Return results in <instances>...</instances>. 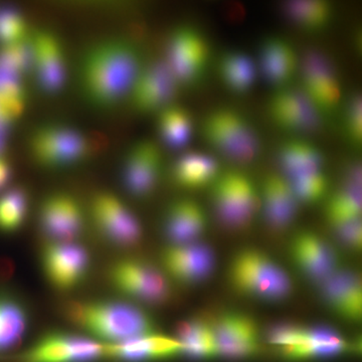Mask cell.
<instances>
[{"instance_id":"obj_1","label":"cell","mask_w":362,"mask_h":362,"mask_svg":"<svg viewBox=\"0 0 362 362\" xmlns=\"http://www.w3.org/2000/svg\"><path fill=\"white\" fill-rule=\"evenodd\" d=\"M141 52L127 40H108L90 47L81 66L86 96L101 108H110L129 99L144 68Z\"/></svg>"},{"instance_id":"obj_2","label":"cell","mask_w":362,"mask_h":362,"mask_svg":"<svg viewBox=\"0 0 362 362\" xmlns=\"http://www.w3.org/2000/svg\"><path fill=\"white\" fill-rule=\"evenodd\" d=\"M66 314L78 327L110 343L154 333L153 321L145 312L121 302H74L66 306Z\"/></svg>"},{"instance_id":"obj_3","label":"cell","mask_w":362,"mask_h":362,"mask_svg":"<svg viewBox=\"0 0 362 362\" xmlns=\"http://www.w3.org/2000/svg\"><path fill=\"white\" fill-rule=\"evenodd\" d=\"M202 134L214 149L238 163L256 160L261 152L258 132L246 117L233 109L211 112L202 123Z\"/></svg>"},{"instance_id":"obj_4","label":"cell","mask_w":362,"mask_h":362,"mask_svg":"<svg viewBox=\"0 0 362 362\" xmlns=\"http://www.w3.org/2000/svg\"><path fill=\"white\" fill-rule=\"evenodd\" d=\"M28 145L35 162L49 168H66L80 163L90 156L94 148L89 136L61 124L37 128Z\"/></svg>"},{"instance_id":"obj_5","label":"cell","mask_w":362,"mask_h":362,"mask_svg":"<svg viewBox=\"0 0 362 362\" xmlns=\"http://www.w3.org/2000/svg\"><path fill=\"white\" fill-rule=\"evenodd\" d=\"M213 185L214 209L230 228H244L261 207V194L246 173L237 170L221 173Z\"/></svg>"},{"instance_id":"obj_6","label":"cell","mask_w":362,"mask_h":362,"mask_svg":"<svg viewBox=\"0 0 362 362\" xmlns=\"http://www.w3.org/2000/svg\"><path fill=\"white\" fill-rule=\"evenodd\" d=\"M232 279L242 291L266 299H283L292 289L291 281L280 267L262 252L250 250L233 261Z\"/></svg>"},{"instance_id":"obj_7","label":"cell","mask_w":362,"mask_h":362,"mask_svg":"<svg viewBox=\"0 0 362 362\" xmlns=\"http://www.w3.org/2000/svg\"><path fill=\"white\" fill-rule=\"evenodd\" d=\"M163 59L180 87H189L204 78L211 59V47L201 30L181 25L169 37Z\"/></svg>"},{"instance_id":"obj_8","label":"cell","mask_w":362,"mask_h":362,"mask_svg":"<svg viewBox=\"0 0 362 362\" xmlns=\"http://www.w3.org/2000/svg\"><path fill=\"white\" fill-rule=\"evenodd\" d=\"M299 75L300 89L319 113L322 117L337 113L341 105L342 85L329 59L320 52H307L300 63Z\"/></svg>"},{"instance_id":"obj_9","label":"cell","mask_w":362,"mask_h":362,"mask_svg":"<svg viewBox=\"0 0 362 362\" xmlns=\"http://www.w3.org/2000/svg\"><path fill=\"white\" fill-rule=\"evenodd\" d=\"M110 280L123 294L148 304H164L170 299L168 279L156 267L139 259L117 262L110 270Z\"/></svg>"},{"instance_id":"obj_10","label":"cell","mask_w":362,"mask_h":362,"mask_svg":"<svg viewBox=\"0 0 362 362\" xmlns=\"http://www.w3.org/2000/svg\"><path fill=\"white\" fill-rule=\"evenodd\" d=\"M93 220L99 230L120 247H134L142 239V228L129 207L112 192H102L92 201Z\"/></svg>"},{"instance_id":"obj_11","label":"cell","mask_w":362,"mask_h":362,"mask_svg":"<svg viewBox=\"0 0 362 362\" xmlns=\"http://www.w3.org/2000/svg\"><path fill=\"white\" fill-rule=\"evenodd\" d=\"M180 85L164 59L145 64L129 99L140 113H159L175 101Z\"/></svg>"},{"instance_id":"obj_12","label":"cell","mask_w":362,"mask_h":362,"mask_svg":"<svg viewBox=\"0 0 362 362\" xmlns=\"http://www.w3.org/2000/svg\"><path fill=\"white\" fill-rule=\"evenodd\" d=\"M45 277L59 291H71L82 284L90 268V256L74 243H51L42 252Z\"/></svg>"},{"instance_id":"obj_13","label":"cell","mask_w":362,"mask_h":362,"mask_svg":"<svg viewBox=\"0 0 362 362\" xmlns=\"http://www.w3.org/2000/svg\"><path fill=\"white\" fill-rule=\"evenodd\" d=\"M104 354L103 345L88 338L51 332L26 350L18 362H96Z\"/></svg>"},{"instance_id":"obj_14","label":"cell","mask_w":362,"mask_h":362,"mask_svg":"<svg viewBox=\"0 0 362 362\" xmlns=\"http://www.w3.org/2000/svg\"><path fill=\"white\" fill-rule=\"evenodd\" d=\"M32 71L40 90L45 94H59L68 78L66 58L59 37L49 30H40L30 37Z\"/></svg>"},{"instance_id":"obj_15","label":"cell","mask_w":362,"mask_h":362,"mask_svg":"<svg viewBox=\"0 0 362 362\" xmlns=\"http://www.w3.org/2000/svg\"><path fill=\"white\" fill-rule=\"evenodd\" d=\"M269 114L276 125L288 132L309 133L316 131L323 117L300 88L277 90L269 102Z\"/></svg>"},{"instance_id":"obj_16","label":"cell","mask_w":362,"mask_h":362,"mask_svg":"<svg viewBox=\"0 0 362 362\" xmlns=\"http://www.w3.org/2000/svg\"><path fill=\"white\" fill-rule=\"evenodd\" d=\"M161 165V150L156 142L149 139L136 142L124 160V187L133 197H149L158 182Z\"/></svg>"},{"instance_id":"obj_17","label":"cell","mask_w":362,"mask_h":362,"mask_svg":"<svg viewBox=\"0 0 362 362\" xmlns=\"http://www.w3.org/2000/svg\"><path fill=\"white\" fill-rule=\"evenodd\" d=\"M40 223L52 243H71L84 230V214L75 197L54 194L42 202Z\"/></svg>"},{"instance_id":"obj_18","label":"cell","mask_w":362,"mask_h":362,"mask_svg":"<svg viewBox=\"0 0 362 362\" xmlns=\"http://www.w3.org/2000/svg\"><path fill=\"white\" fill-rule=\"evenodd\" d=\"M211 325L218 356L242 359L258 351V328L249 317L226 314Z\"/></svg>"},{"instance_id":"obj_19","label":"cell","mask_w":362,"mask_h":362,"mask_svg":"<svg viewBox=\"0 0 362 362\" xmlns=\"http://www.w3.org/2000/svg\"><path fill=\"white\" fill-rule=\"evenodd\" d=\"M169 275L183 283H194L206 278L214 269V258L209 247L197 243L173 245L162 256Z\"/></svg>"},{"instance_id":"obj_20","label":"cell","mask_w":362,"mask_h":362,"mask_svg":"<svg viewBox=\"0 0 362 362\" xmlns=\"http://www.w3.org/2000/svg\"><path fill=\"white\" fill-rule=\"evenodd\" d=\"M104 357L120 362L161 361L180 354L177 340L163 335L151 334L104 346Z\"/></svg>"},{"instance_id":"obj_21","label":"cell","mask_w":362,"mask_h":362,"mask_svg":"<svg viewBox=\"0 0 362 362\" xmlns=\"http://www.w3.org/2000/svg\"><path fill=\"white\" fill-rule=\"evenodd\" d=\"M261 66L270 84L279 89L289 87L299 75L301 59L287 40L269 37L261 45Z\"/></svg>"},{"instance_id":"obj_22","label":"cell","mask_w":362,"mask_h":362,"mask_svg":"<svg viewBox=\"0 0 362 362\" xmlns=\"http://www.w3.org/2000/svg\"><path fill=\"white\" fill-rule=\"evenodd\" d=\"M321 285L323 296L333 310L349 320H361L362 286L357 274L351 271L337 270Z\"/></svg>"},{"instance_id":"obj_23","label":"cell","mask_w":362,"mask_h":362,"mask_svg":"<svg viewBox=\"0 0 362 362\" xmlns=\"http://www.w3.org/2000/svg\"><path fill=\"white\" fill-rule=\"evenodd\" d=\"M293 255L304 273L319 283L338 270L334 252L315 233L298 235L293 243Z\"/></svg>"},{"instance_id":"obj_24","label":"cell","mask_w":362,"mask_h":362,"mask_svg":"<svg viewBox=\"0 0 362 362\" xmlns=\"http://www.w3.org/2000/svg\"><path fill=\"white\" fill-rule=\"evenodd\" d=\"M259 197L266 220L272 228L283 230L294 221L299 202L284 175H269Z\"/></svg>"},{"instance_id":"obj_25","label":"cell","mask_w":362,"mask_h":362,"mask_svg":"<svg viewBox=\"0 0 362 362\" xmlns=\"http://www.w3.org/2000/svg\"><path fill=\"white\" fill-rule=\"evenodd\" d=\"M204 209L192 199H181L169 209L165 218V233L173 245L194 242L206 230Z\"/></svg>"},{"instance_id":"obj_26","label":"cell","mask_w":362,"mask_h":362,"mask_svg":"<svg viewBox=\"0 0 362 362\" xmlns=\"http://www.w3.org/2000/svg\"><path fill=\"white\" fill-rule=\"evenodd\" d=\"M220 175L218 160L201 152L183 154L175 161L173 168V180L176 185L187 189L214 185Z\"/></svg>"},{"instance_id":"obj_27","label":"cell","mask_w":362,"mask_h":362,"mask_svg":"<svg viewBox=\"0 0 362 362\" xmlns=\"http://www.w3.org/2000/svg\"><path fill=\"white\" fill-rule=\"evenodd\" d=\"M279 165L286 178L323 169V152L310 141L292 139L285 142L278 152Z\"/></svg>"},{"instance_id":"obj_28","label":"cell","mask_w":362,"mask_h":362,"mask_svg":"<svg viewBox=\"0 0 362 362\" xmlns=\"http://www.w3.org/2000/svg\"><path fill=\"white\" fill-rule=\"evenodd\" d=\"M347 343L340 335L328 328H305L301 339L294 346L281 350L290 359H309L341 354Z\"/></svg>"},{"instance_id":"obj_29","label":"cell","mask_w":362,"mask_h":362,"mask_svg":"<svg viewBox=\"0 0 362 362\" xmlns=\"http://www.w3.org/2000/svg\"><path fill=\"white\" fill-rule=\"evenodd\" d=\"M288 20L306 33H322L334 18L332 4L325 0H296L284 4Z\"/></svg>"},{"instance_id":"obj_30","label":"cell","mask_w":362,"mask_h":362,"mask_svg":"<svg viewBox=\"0 0 362 362\" xmlns=\"http://www.w3.org/2000/svg\"><path fill=\"white\" fill-rule=\"evenodd\" d=\"M176 333L180 354L194 359L218 356L213 325L204 319H190L181 322Z\"/></svg>"},{"instance_id":"obj_31","label":"cell","mask_w":362,"mask_h":362,"mask_svg":"<svg viewBox=\"0 0 362 362\" xmlns=\"http://www.w3.org/2000/svg\"><path fill=\"white\" fill-rule=\"evenodd\" d=\"M28 313L16 297L0 294V354L16 347L25 334Z\"/></svg>"},{"instance_id":"obj_32","label":"cell","mask_w":362,"mask_h":362,"mask_svg":"<svg viewBox=\"0 0 362 362\" xmlns=\"http://www.w3.org/2000/svg\"><path fill=\"white\" fill-rule=\"evenodd\" d=\"M220 73L223 84L230 92L246 94L252 90L257 76L254 61L246 52L230 51L223 54Z\"/></svg>"},{"instance_id":"obj_33","label":"cell","mask_w":362,"mask_h":362,"mask_svg":"<svg viewBox=\"0 0 362 362\" xmlns=\"http://www.w3.org/2000/svg\"><path fill=\"white\" fill-rule=\"evenodd\" d=\"M158 130L162 140L171 148L187 146L192 139L194 122L187 109L175 103L158 113Z\"/></svg>"},{"instance_id":"obj_34","label":"cell","mask_w":362,"mask_h":362,"mask_svg":"<svg viewBox=\"0 0 362 362\" xmlns=\"http://www.w3.org/2000/svg\"><path fill=\"white\" fill-rule=\"evenodd\" d=\"M361 185L345 181L328 201L326 216L333 228L345 221L361 218Z\"/></svg>"},{"instance_id":"obj_35","label":"cell","mask_w":362,"mask_h":362,"mask_svg":"<svg viewBox=\"0 0 362 362\" xmlns=\"http://www.w3.org/2000/svg\"><path fill=\"white\" fill-rule=\"evenodd\" d=\"M28 206V194L23 188H11L0 195V232L13 233L21 228Z\"/></svg>"},{"instance_id":"obj_36","label":"cell","mask_w":362,"mask_h":362,"mask_svg":"<svg viewBox=\"0 0 362 362\" xmlns=\"http://www.w3.org/2000/svg\"><path fill=\"white\" fill-rule=\"evenodd\" d=\"M287 180L291 185L298 202L305 204H313L320 201L325 197L329 187V181L323 169L310 171Z\"/></svg>"},{"instance_id":"obj_37","label":"cell","mask_w":362,"mask_h":362,"mask_svg":"<svg viewBox=\"0 0 362 362\" xmlns=\"http://www.w3.org/2000/svg\"><path fill=\"white\" fill-rule=\"evenodd\" d=\"M28 25L23 14L13 8L0 11V45L16 44L28 39Z\"/></svg>"},{"instance_id":"obj_38","label":"cell","mask_w":362,"mask_h":362,"mask_svg":"<svg viewBox=\"0 0 362 362\" xmlns=\"http://www.w3.org/2000/svg\"><path fill=\"white\" fill-rule=\"evenodd\" d=\"M344 133L352 146L361 148L362 142V99L358 93L350 97L344 109Z\"/></svg>"},{"instance_id":"obj_39","label":"cell","mask_w":362,"mask_h":362,"mask_svg":"<svg viewBox=\"0 0 362 362\" xmlns=\"http://www.w3.org/2000/svg\"><path fill=\"white\" fill-rule=\"evenodd\" d=\"M305 327L294 324H280L271 328L268 338L271 344L277 345L281 350L296 345L303 335Z\"/></svg>"},{"instance_id":"obj_40","label":"cell","mask_w":362,"mask_h":362,"mask_svg":"<svg viewBox=\"0 0 362 362\" xmlns=\"http://www.w3.org/2000/svg\"><path fill=\"white\" fill-rule=\"evenodd\" d=\"M337 237L342 240L343 244L351 249L358 250L362 243L361 218L345 221L339 225L333 226Z\"/></svg>"},{"instance_id":"obj_41","label":"cell","mask_w":362,"mask_h":362,"mask_svg":"<svg viewBox=\"0 0 362 362\" xmlns=\"http://www.w3.org/2000/svg\"><path fill=\"white\" fill-rule=\"evenodd\" d=\"M11 166L9 162L4 158V156H0V189L6 187L7 182L11 180Z\"/></svg>"},{"instance_id":"obj_42","label":"cell","mask_w":362,"mask_h":362,"mask_svg":"<svg viewBox=\"0 0 362 362\" xmlns=\"http://www.w3.org/2000/svg\"><path fill=\"white\" fill-rule=\"evenodd\" d=\"M8 126L0 124V156H4V149L6 147L7 137H8Z\"/></svg>"}]
</instances>
